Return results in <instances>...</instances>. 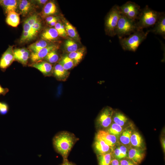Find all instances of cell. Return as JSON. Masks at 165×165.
<instances>
[{
    "instance_id": "19",
    "label": "cell",
    "mask_w": 165,
    "mask_h": 165,
    "mask_svg": "<svg viewBox=\"0 0 165 165\" xmlns=\"http://www.w3.org/2000/svg\"><path fill=\"white\" fill-rule=\"evenodd\" d=\"M59 36L57 32L54 28L46 29L42 33V39L47 41H53L56 40Z\"/></svg>"
},
{
    "instance_id": "40",
    "label": "cell",
    "mask_w": 165,
    "mask_h": 165,
    "mask_svg": "<svg viewBox=\"0 0 165 165\" xmlns=\"http://www.w3.org/2000/svg\"><path fill=\"white\" fill-rule=\"evenodd\" d=\"M46 20L47 23L48 24L54 20H57V18L56 17L49 16L46 18Z\"/></svg>"
},
{
    "instance_id": "4",
    "label": "cell",
    "mask_w": 165,
    "mask_h": 165,
    "mask_svg": "<svg viewBox=\"0 0 165 165\" xmlns=\"http://www.w3.org/2000/svg\"><path fill=\"white\" fill-rule=\"evenodd\" d=\"M121 13L119 6L115 5L108 13L105 20V29L106 34L111 36L116 35V30Z\"/></svg>"
},
{
    "instance_id": "33",
    "label": "cell",
    "mask_w": 165,
    "mask_h": 165,
    "mask_svg": "<svg viewBox=\"0 0 165 165\" xmlns=\"http://www.w3.org/2000/svg\"><path fill=\"white\" fill-rule=\"evenodd\" d=\"M122 130V127L114 123L111 125L108 131L110 134L116 137L121 134Z\"/></svg>"
},
{
    "instance_id": "6",
    "label": "cell",
    "mask_w": 165,
    "mask_h": 165,
    "mask_svg": "<svg viewBox=\"0 0 165 165\" xmlns=\"http://www.w3.org/2000/svg\"><path fill=\"white\" fill-rule=\"evenodd\" d=\"M119 9L121 14L136 21L141 10L139 6L130 1H128L119 6Z\"/></svg>"
},
{
    "instance_id": "27",
    "label": "cell",
    "mask_w": 165,
    "mask_h": 165,
    "mask_svg": "<svg viewBox=\"0 0 165 165\" xmlns=\"http://www.w3.org/2000/svg\"><path fill=\"white\" fill-rule=\"evenodd\" d=\"M130 142L133 146L136 148L141 147L143 144L141 137L137 132L132 134L130 137Z\"/></svg>"
},
{
    "instance_id": "8",
    "label": "cell",
    "mask_w": 165,
    "mask_h": 165,
    "mask_svg": "<svg viewBox=\"0 0 165 165\" xmlns=\"http://www.w3.org/2000/svg\"><path fill=\"white\" fill-rule=\"evenodd\" d=\"M15 60L13 46H9L2 54L0 59V69L4 71Z\"/></svg>"
},
{
    "instance_id": "41",
    "label": "cell",
    "mask_w": 165,
    "mask_h": 165,
    "mask_svg": "<svg viewBox=\"0 0 165 165\" xmlns=\"http://www.w3.org/2000/svg\"><path fill=\"white\" fill-rule=\"evenodd\" d=\"M109 165H121L120 162L116 159L112 160Z\"/></svg>"
},
{
    "instance_id": "10",
    "label": "cell",
    "mask_w": 165,
    "mask_h": 165,
    "mask_svg": "<svg viewBox=\"0 0 165 165\" xmlns=\"http://www.w3.org/2000/svg\"><path fill=\"white\" fill-rule=\"evenodd\" d=\"M14 59L23 65H26L30 57V52L25 48H17L13 50Z\"/></svg>"
},
{
    "instance_id": "34",
    "label": "cell",
    "mask_w": 165,
    "mask_h": 165,
    "mask_svg": "<svg viewBox=\"0 0 165 165\" xmlns=\"http://www.w3.org/2000/svg\"><path fill=\"white\" fill-rule=\"evenodd\" d=\"M54 28L58 32L59 35L66 37L67 35L64 26L60 23L57 22Z\"/></svg>"
},
{
    "instance_id": "36",
    "label": "cell",
    "mask_w": 165,
    "mask_h": 165,
    "mask_svg": "<svg viewBox=\"0 0 165 165\" xmlns=\"http://www.w3.org/2000/svg\"><path fill=\"white\" fill-rule=\"evenodd\" d=\"M31 26V27L34 29L35 33L37 34L38 31L41 28V23L40 20L38 19L34 24Z\"/></svg>"
},
{
    "instance_id": "3",
    "label": "cell",
    "mask_w": 165,
    "mask_h": 165,
    "mask_svg": "<svg viewBox=\"0 0 165 165\" xmlns=\"http://www.w3.org/2000/svg\"><path fill=\"white\" fill-rule=\"evenodd\" d=\"M149 32V30L144 32L143 30H137L128 37L119 39L120 44L124 50L135 52Z\"/></svg>"
},
{
    "instance_id": "38",
    "label": "cell",
    "mask_w": 165,
    "mask_h": 165,
    "mask_svg": "<svg viewBox=\"0 0 165 165\" xmlns=\"http://www.w3.org/2000/svg\"><path fill=\"white\" fill-rule=\"evenodd\" d=\"M123 159L125 158L127 156V148L124 146L122 145L119 147Z\"/></svg>"
},
{
    "instance_id": "44",
    "label": "cell",
    "mask_w": 165,
    "mask_h": 165,
    "mask_svg": "<svg viewBox=\"0 0 165 165\" xmlns=\"http://www.w3.org/2000/svg\"><path fill=\"white\" fill-rule=\"evenodd\" d=\"M57 20H54L50 22L48 24H50V25L51 26H55L57 23Z\"/></svg>"
},
{
    "instance_id": "12",
    "label": "cell",
    "mask_w": 165,
    "mask_h": 165,
    "mask_svg": "<svg viewBox=\"0 0 165 165\" xmlns=\"http://www.w3.org/2000/svg\"><path fill=\"white\" fill-rule=\"evenodd\" d=\"M153 28L149 30L156 35L161 36L163 38H165V14L162 12L159 19L154 24Z\"/></svg>"
},
{
    "instance_id": "32",
    "label": "cell",
    "mask_w": 165,
    "mask_h": 165,
    "mask_svg": "<svg viewBox=\"0 0 165 165\" xmlns=\"http://www.w3.org/2000/svg\"><path fill=\"white\" fill-rule=\"evenodd\" d=\"M44 59L46 61L50 63H53L57 62L59 59V56L56 50H52L49 52Z\"/></svg>"
},
{
    "instance_id": "15",
    "label": "cell",
    "mask_w": 165,
    "mask_h": 165,
    "mask_svg": "<svg viewBox=\"0 0 165 165\" xmlns=\"http://www.w3.org/2000/svg\"><path fill=\"white\" fill-rule=\"evenodd\" d=\"M52 74L57 80L61 81H65L69 75L68 71L65 69L59 63L56 64L53 68Z\"/></svg>"
},
{
    "instance_id": "14",
    "label": "cell",
    "mask_w": 165,
    "mask_h": 165,
    "mask_svg": "<svg viewBox=\"0 0 165 165\" xmlns=\"http://www.w3.org/2000/svg\"><path fill=\"white\" fill-rule=\"evenodd\" d=\"M145 156L144 152L141 149L132 148L128 152L129 159L137 165L141 163Z\"/></svg>"
},
{
    "instance_id": "37",
    "label": "cell",
    "mask_w": 165,
    "mask_h": 165,
    "mask_svg": "<svg viewBox=\"0 0 165 165\" xmlns=\"http://www.w3.org/2000/svg\"><path fill=\"white\" fill-rule=\"evenodd\" d=\"M121 165H137L130 160L123 159L120 161Z\"/></svg>"
},
{
    "instance_id": "1",
    "label": "cell",
    "mask_w": 165,
    "mask_h": 165,
    "mask_svg": "<svg viewBox=\"0 0 165 165\" xmlns=\"http://www.w3.org/2000/svg\"><path fill=\"white\" fill-rule=\"evenodd\" d=\"M76 139L68 132H62L54 137L53 144L56 150L63 157V160H67L69 152L75 142Z\"/></svg>"
},
{
    "instance_id": "25",
    "label": "cell",
    "mask_w": 165,
    "mask_h": 165,
    "mask_svg": "<svg viewBox=\"0 0 165 165\" xmlns=\"http://www.w3.org/2000/svg\"><path fill=\"white\" fill-rule=\"evenodd\" d=\"M84 51L83 50H79L69 53L68 56L73 61L75 66L78 64L82 60L84 56Z\"/></svg>"
},
{
    "instance_id": "45",
    "label": "cell",
    "mask_w": 165,
    "mask_h": 165,
    "mask_svg": "<svg viewBox=\"0 0 165 165\" xmlns=\"http://www.w3.org/2000/svg\"><path fill=\"white\" fill-rule=\"evenodd\" d=\"M162 145L163 147V148L164 150V151H165V139H163L162 140Z\"/></svg>"
},
{
    "instance_id": "31",
    "label": "cell",
    "mask_w": 165,
    "mask_h": 165,
    "mask_svg": "<svg viewBox=\"0 0 165 165\" xmlns=\"http://www.w3.org/2000/svg\"><path fill=\"white\" fill-rule=\"evenodd\" d=\"M132 134L131 130L127 129L121 133L120 137V142L124 145H128L130 142V137Z\"/></svg>"
},
{
    "instance_id": "7",
    "label": "cell",
    "mask_w": 165,
    "mask_h": 165,
    "mask_svg": "<svg viewBox=\"0 0 165 165\" xmlns=\"http://www.w3.org/2000/svg\"><path fill=\"white\" fill-rule=\"evenodd\" d=\"M114 112L110 107H107L102 109L97 119V123L102 127L106 128L111 124Z\"/></svg>"
},
{
    "instance_id": "16",
    "label": "cell",
    "mask_w": 165,
    "mask_h": 165,
    "mask_svg": "<svg viewBox=\"0 0 165 165\" xmlns=\"http://www.w3.org/2000/svg\"><path fill=\"white\" fill-rule=\"evenodd\" d=\"M94 145L95 150L98 155L110 153L112 148L103 140L96 138Z\"/></svg>"
},
{
    "instance_id": "43",
    "label": "cell",
    "mask_w": 165,
    "mask_h": 165,
    "mask_svg": "<svg viewBox=\"0 0 165 165\" xmlns=\"http://www.w3.org/2000/svg\"><path fill=\"white\" fill-rule=\"evenodd\" d=\"M61 165H75L68 161V160H63V163Z\"/></svg>"
},
{
    "instance_id": "11",
    "label": "cell",
    "mask_w": 165,
    "mask_h": 165,
    "mask_svg": "<svg viewBox=\"0 0 165 165\" xmlns=\"http://www.w3.org/2000/svg\"><path fill=\"white\" fill-rule=\"evenodd\" d=\"M30 66L37 69L45 76H50L53 73V68L52 64L46 61L32 63Z\"/></svg>"
},
{
    "instance_id": "9",
    "label": "cell",
    "mask_w": 165,
    "mask_h": 165,
    "mask_svg": "<svg viewBox=\"0 0 165 165\" xmlns=\"http://www.w3.org/2000/svg\"><path fill=\"white\" fill-rule=\"evenodd\" d=\"M57 47L55 45H49L35 53H31L30 58L33 63L41 61L50 51L56 50Z\"/></svg>"
},
{
    "instance_id": "39",
    "label": "cell",
    "mask_w": 165,
    "mask_h": 165,
    "mask_svg": "<svg viewBox=\"0 0 165 165\" xmlns=\"http://www.w3.org/2000/svg\"><path fill=\"white\" fill-rule=\"evenodd\" d=\"M9 91V90L8 89L3 88L0 84V96L1 95H5Z\"/></svg>"
},
{
    "instance_id": "2",
    "label": "cell",
    "mask_w": 165,
    "mask_h": 165,
    "mask_svg": "<svg viewBox=\"0 0 165 165\" xmlns=\"http://www.w3.org/2000/svg\"><path fill=\"white\" fill-rule=\"evenodd\" d=\"M162 12H158L150 8L147 5L142 9L136 21L137 30L152 26L157 22Z\"/></svg>"
},
{
    "instance_id": "13",
    "label": "cell",
    "mask_w": 165,
    "mask_h": 165,
    "mask_svg": "<svg viewBox=\"0 0 165 165\" xmlns=\"http://www.w3.org/2000/svg\"><path fill=\"white\" fill-rule=\"evenodd\" d=\"M96 138L102 140L112 148L116 142V137L108 131L100 130L96 134Z\"/></svg>"
},
{
    "instance_id": "21",
    "label": "cell",
    "mask_w": 165,
    "mask_h": 165,
    "mask_svg": "<svg viewBox=\"0 0 165 165\" xmlns=\"http://www.w3.org/2000/svg\"><path fill=\"white\" fill-rule=\"evenodd\" d=\"M49 45L47 41L42 39L30 45L28 47V49L31 53H35Z\"/></svg>"
},
{
    "instance_id": "26",
    "label": "cell",
    "mask_w": 165,
    "mask_h": 165,
    "mask_svg": "<svg viewBox=\"0 0 165 165\" xmlns=\"http://www.w3.org/2000/svg\"><path fill=\"white\" fill-rule=\"evenodd\" d=\"M113 120L114 123L120 126H123L127 122L128 119L123 113L119 112H117L113 113Z\"/></svg>"
},
{
    "instance_id": "23",
    "label": "cell",
    "mask_w": 165,
    "mask_h": 165,
    "mask_svg": "<svg viewBox=\"0 0 165 165\" xmlns=\"http://www.w3.org/2000/svg\"><path fill=\"white\" fill-rule=\"evenodd\" d=\"M31 29V26L26 20L23 24V31L21 38L20 40V43H22L31 40L29 32Z\"/></svg>"
},
{
    "instance_id": "28",
    "label": "cell",
    "mask_w": 165,
    "mask_h": 165,
    "mask_svg": "<svg viewBox=\"0 0 165 165\" xmlns=\"http://www.w3.org/2000/svg\"><path fill=\"white\" fill-rule=\"evenodd\" d=\"M59 64L67 71L75 66L73 61L68 56L63 57L59 61Z\"/></svg>"
},
{
    "instance_id": "35",
    "label": "cell",
    "mask_w": 165,
    "mask_h": 165,
    "mask_svg": "<svg viewBox=\"0 0 165 165\" xmlns=\"http://www.w3.org/2000/svg\"><path fill=\"white\" fill-rule=\"evenodd\" d=\"M9 110L7 104L3 102H0V114L4 115L6 114Z\"/></svg>"
},
{
    "instance_id": "18",
    "label": "cell",
    "mask_w": 165,
    "mask_h": 165,
    "mask_svg": "<svg viewBox=\"0 0 165 165\" xmlns=\"http://www.w3.org/2000/svg\"><path fill=\"white\" fill-rule=\"evenodd\" d=\"M18 6L21 14L25 16L32 10L33 5L31 2L26 0L18 1Z\"/></svg>"
},
{
    "instance_id": "20",
    "label": "cell",
    "mask_w": 165,
    "mask_h": 165,
    "mask_svg": "<svg viewBox=\"0 0 165 165\" xmlns=\"http://www.w3.org/2000/svg\"><path fill=\"white\" fill-rule=\"evenodd\" d=\"M6 21L8 25L16 27L20 23V15L16 12H10L7 14Z\"/></svg>"
},
{
    "instance_id": "17",
    "label": "cell",
    "mask_w": 165,
    "mask_h": 165,
    "mask_svg": "<svg viewBox=\"0 0 165 165\" xmlns=\"http://www.w3.org/2000/svg\"><path fill=\"white\" fill-rule=\"evenodd\" d=\"M0 6L7 15L10 12H16L18 6V1L16 0H0Z\"/></svg>"
},
{
    "instance_id": "22",
    "label": "cell",
    "mask_w": 165,
    "mask_h": 165,
    "mask_svg": "<svg viewBox=\"0 0 165 165\" xmlns=\"http://www.w3.org/2000/svg\"><path fill=\"white\" fill-rule=\"evenodd\" d=\"M57 11V8L55 4L52 2H50L44 6L42 14L44 16H48L55 14Z\"/></svg>"
},
{
    "instance_id": "5",
    "label": "cell",
    "mask_w": 165,
    "mask_h": 165,
    "mask_svg": "<svg viewBox=\"0 0 165 165\" xmlns=\"http://www.w3.org/2000/svg\"><path fill=\"white\" fill-rule=\"evenodd\" d=\"M137 30L136 20L129 19L121 14L116 30L119 39L130 35Z\"/></svg>"
},
{
    "instance_id": "29",
    "label": "cell",
    "mask_w": 165,
    "mask_h": 165,
    "mask_svg": "<svg viewBox=\"0 0 165 165\" xmlns=\"http://www.w3.org/2000/svg\"><path fill=\"white\" fill-rule=\"evenodd\" d=\"M111 152L103 154L98 155L99 165H109L112 160Z\"/></svg>"
},
{
    "instance_id": "30",
    "label": "cell",
    "mask_w": 165,
    "mask_h": 165,
    "mask_svg": "<svg viewBox=\"0 0 165 165\" xmlns=\"http://www.w3.org/2000/svg\"><path fill=\"white\" fill-rule=\"evenodd\" d=\"M64 46L66 51L69 53L75 51L78 49L77 43L70 39H68L65 41Z\"/></svg>"
},
{
    "instance_id": "24",
    "label": "cell",
    "mask_w": 165,
    "mask_h": 165,
    "mask_svg": "<svg viewBox=\"0 0 165 165\" xmlns=\"http://www.w3.org/2000/svg\"><path fill=\"white\" fill-rule=\"evenodd\" d=\"M64 28L67 35L76 40L79 39V36L75 28L68 22H65Z\"/></svg>"
},
{
    "instance_id": "42",
    "label": "cell",
    "mask_w": 165,
    "mask_h": 165,
    "mask_svg": "<svg viewBox=\"0 0 165 165\" xmlns=\"http://www.w3.org/2000/svg\"><path fill=\"white\" fill-rule=\"evenodd\" d=\"M38 4L43 5L45 4L48 1L47 0H37L35 1Z\"/></svg>"
}]
</instances>
